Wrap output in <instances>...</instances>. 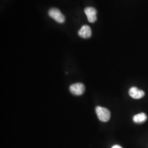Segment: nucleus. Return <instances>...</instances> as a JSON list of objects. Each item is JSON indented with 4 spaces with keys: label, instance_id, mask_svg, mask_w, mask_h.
<instances>
[{
    "label": "nucleus",
    "instance_id": "nucleus-1",
    "mask_svg": "<svg viewBox=\"0 0 148 148\" xmlns=\"http://www.w3.org/2000/svg\"><path fill=\"white\" fill-rule=\"evenodd\" d=\"M95 112L101 121L108 122L110 119V112L106 108L98 106L95 108Z\"/></svg>",
    "mask_w": 148,
    "mask_h": 148
},
{
    "label": "nucleus",
    "instance_id": "nucleus-2",
    "mask_svg": "<svg viewBox=\"0 0 148 148\" xmlns=\"http://www.w3.org/2000/svg\"><path fill=\"white\" fill-rule=\"evenodd\" d=\"M48 15L59 23L62 24L65 21V16L57 8H51L48 11Z\"/></svg>",
    "mask_w": 148,
    "mask_h": 148
},
{
    "label": "nucleus",
    "instance_id": "nucleus-3",
    "mask_svg": "<svg viewBox=\"0 0 148 148\" xmlns=\"http://www.w3.org/2000/svg\"><path fill=\"white\" fill-rule=\"evenodd\" d=\"M70 92L75 95H82L85 90V86L81 83H76L71 85L69 87Z\"/></svg>",
    "mask_w": 148,
    "mask_h": 148
},
{
    "label": "nucleus",
    "instance_id": "nucleus-4",
    "mask_svg": "<svg viewBox=\"0 0 148 148\" xmlns=\"http://www.w3.org/2000/svg\"><path fill=\"white\" fill-rule=\"evenodd\" d=\"M85 13L90 23H94L97 20V11L95 8L88 7L85 9Z\"/></svg>",
    "mask_w": 148,
    "mask_h": 148
},
{
    "label": "nucleus",
    "instance_id": "nucleus-5",
    "mask_svg": "<svg viewBox=\"0 0 148 148\" xmlns=\"http://www.w3.org/2000/svg\"><path fill=\"white\" fill-rule=\"evenodd\" d=\"M145 93L142 90H139L137 87H132L129 90V95L134 99H140L144 96Z\"/></svg>",
    "mask_w": 148,
    "mask_h": 148
},
{
    "label": "nucleus",
    "instance_id": "nucleus-6",
    "mask_svg": "<svg viewBox=\"0 0 148 148\" xmlns=\"http://www.w3.org/2000/svg\"><path fill=\"white\" fill-rule=\"evenodd\" d=\"M78 34L80 37H82L84 38H90L92 35L91 29L88 25H83L79 30Z\"/></svg>",
    "mask_w": 148,
    "mask_h": 148
},
{
    "label": "nucleus",
    "instance_id": "nucleus-7",
    "mask_svg": "<svg viewBox=\"0 0 148 148\" xmlns=\"http://www.w3.org/2000/svg\"><path fill=\"white\" fill-rule=\"evenodd\" d=\"M147 120V116L145 113H140L134 115L133 117V121L136 123H143Z\"/></svg>",
    "mask_w": 148,
    "mask_h": 148
},
{
    "label": "nucleus",
    "instance_id": "nucleus-8",
    "mask_svg": "<svg viewBox=\"0 0 148 148\" xmlns=\"http://www.w3.org/2000/svg\"><path fill=\"white\" fill-rule=\"evenodd\" d=\"M111 148H122L121 147H120V145H114Z\"/></svg>",
    "mask_w": 148,
    "mask_h": 148
}]
</instances>
